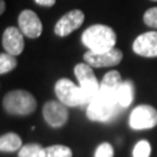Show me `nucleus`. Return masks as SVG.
Returning <instances> with one entry per match:
<instances>
[{"label":"nucleus","mask_w":157,"mask_h":157,"mask_svg":"<svg viewBox=\"0 0 157 157\" xmlns=\"http://www.w3.org/2000/svg\"><path fill=\"white\" fill-rule=\"evenodd\" d=\"M82 42L90 51L104 52L114 48L117 42V34L108 26L93 25L84 30L82 35Z\"/></svg>","instance_id":"obj_1"},{"label":"nucleus","mask_w":157,"mask_h":157,"mask_svg":"<svg viewBox=\"0 0 157 157\" xmlns=\"http://www.w3.org/2000/svg\"><path fill=\"white\" fill-rule=\"evenodd\" d=\"M6 112L13 115H28L36 109V100L29 92L23 90L11 91L4 98Z\"/></svg>","instance_id":"obj_2"},{"label":"nucleus","mask_w":157,"mask_h":157,"mask_svg":"<svg viewBox=\"0 0 157 157\" xmlns=\"http://www.w3.org/2000/svg\"><path fill=\"white\" fill-rule=\"evenodd\" d=\"M117 106H119L117 98L99 91V93L89 102L86 114L92 121H107L114 115Z\"/></svg>","instance_id":"obj_3"},{"label":"nucleus","mask_w":157,"mask_h":157,"mask_svg":"<svg viewBox=\"0 0 157 157\" xmlns=\"http://www.w3.org/2000/svg\"><path fill=\"white\" fill-rule=\"evenodd\" d=\"M55 93L58 100L67 107L89 105V100L80 86H76L70 79L62 78L55 84Z\"/></svg>","instance_id":"obj_4"},{"label":"nucleus","mask_w":157,"mask_h":157,"mask_svg":"<svg viewBox=\"0 0 157 157\" xmlns=\"http://www.w3.org/2000/svg\"><path fill=\"white\" fill-rule=\"evenodd\" d=\"M75 76L90 102L100 91V84L97 80L92 67L87 63H79L75 67Z\"/></svg>","instance_id":"obj_5"},{"label":"nucleus","mask_w":157,"mask_h":157,"mask_svg":"<svg viewBox=\"0 0 157 157\" xmlns=\"http://www.w3.org/2000/svg\"><path fill=\"white\" fill-rule=\"evenodd\" d=\"M129 124L133 129H150L157 126V109L149 105L135 107L129 117Z\"/></svg>","instance_id":"obj_6"},{"label":"nucleus","mask_w":157,"mask_h":157,"mask_svg":"<svg viewBox=\"0 0 157 157\" xmlns=\"http://www.w3.org/2000/svg\"><path fill=\"white\" fill-rule=\"evenodd\" d=\"M84 61L92 67H115L122 61V51L117 48L104 52L87 51L84 55Z\"/></svg>","instance_id":"obj_7"},{"label":"nucleus","mask_w":157,"mask_h":157,"mask_svg":"<svg viewBox=\"0 0 157 157\" xmlns=\"http://www.w3.org/2000/svg\"><path fill=\"white\" fill-rule=\"evenodd\" d=\"M67 106L62 104L61 101H48L43 106V118L45 122L51 127H63L67 122L69 112Z\"/></svg>","instance_id":"obj_8"},{"label":"nucleus","mask_w":157,"mask_h":157,"mask_svg":"<svg viewBox=\"0 0 157 157\" xmlns=\"http://www.w3.org/2000/svg\"><path fill=\"white\" fill-rule=\"evenodd\" d=\"M85 15L84 13L79 10H73V11L67 12V14H64L55 26V34L58 36H67L70 34L75 32L76 29H78L83 22H84Z\"/></svg>","instance_id":"obj_9"},{"label":"nucleus","mask_w":157,"mask_h":157,"mask_svg":"<svg viewBox=\"0 0 157 157\" xmlns=\"http://www.w3.org/2000/svg\"><path fill=\"white\" fill-rule=\"evenodd\" d=\"M19 28L22 32L23 35H26L29 39H37L42 34V22L37 17L36 13L33 11H22L17 19Z\"/></svg>","instance_id":"obj_10"},{"label":"nucleus","mask_w":157,"mask_h":157,"mask_svg":"<svg viewBox=\"0 0 157 157\" xmlns=\"http://www.w3.org/2000/svg\"><path fill=\"white\" fill-rule=\"evenodd\" d=\"M135 54L143 57H157V32H147L139 35L133 43Z\"/></svg>","instance_id":"obj_11"},{"label":"nucleus","mask_w":157,"mask_h":157,"mask_svg":"<svg viewBox=\"0 0 157 157\" xmlns=\"http://www.w3.org/2000/svg\"><path fill=\"white\" fill-rule=\"evenodd\" d=\"M2 47L8 54L13 56L20 55L25 48L23 34L15 27H8L2 34Z\"/></svg>","instance_id":"obj_12"},{"label":"nucleus","mask_w":157,"mask_h":157,"mask_svg":"<svg viewBox=\"0 0 157 157\" xmlns=\"http://www.w3.org/2000/svg\"><path fill=\"white\" fill-rule=\"evenodd\" d=\"M122 84V79L118 71H109L107 72L100 83V92L107 95L117 98L119 87Z\"/></svg>","instance_id":"obj_13"},{"label":"nucleus","mask_w":157,"mask_h":157,"mask_svg":"<svg viewBox=\"0 0 157 157\" xmlns=\"http://www.w3.org/2000/svg\"><path fill=\"white\" fill-rule=\"evenodd\" d=\"M134 99V85L130 80L122 82L117 93L118 105L121 107H128Z\"/></svg>","instance_id":"obj_14"},{"label":"nucleus","mask_w":157,"mask_h":157,"mask_svg":"<svg viewBox=\"0 0 157 157\" xmlns=\"http://www.w3.org/2000/svg\"><path fill=\"white\" fill-rule=\"evenodd\" d=\"M22 148V141L15 133H7L0 137V150L4 152H13Z\"/></svg>","instance_id":"obj_15"},{"label":"nucleus","mask_w":157,"mask_h":157,"mask_svg":"<svg viewBox=\"0 0 157 157\" xmlns=\"http://www.w3.org/2000/svg\"><path fill=\"white\" fill-rule=\"evenodd\" d=\"M42 157H72V150L67 146L56 144L43 148Z\"/></svg>","instance_id":"obj_16"},{"label":"nucleus","mask_w":157,"mask_h":157,"mask_svg":"<svg viewBox=\"0 0 157 157\" xmlns=\"http://www.w3.org/2000/svg\"><path fill=\"white\" fill-rule=\"evenodd\" d=\"M17 67V59L15 56H13L8 52H2L0 55V73L5 75V73L10 72Z\"/></svg>","instance_id":"obj_17"},{"label":"nucleus","mask_w":157,"mask_h":157,"mask_svg":"<svg viewBox=\"0 0 157 157\" xmlns=\"http://www.w3.org/2000/svg\"><path fill=\"white\" fill-rule=\"evenodd\" d=\"M42 147L36 143H30L23 146L20 151L19 157H42Z\"/></svg>","instance_id":"obj_18"},{"label":"nucleus","mask_w":157,"mask_h":157,"mask_svg":"<svg viewBox=\"0 0 157 157\" xmlns=\"http://www.w3.org/2000/svg\"><path fill=\"white\" fill-rule=\"evenodd\" d=\"M150 152H151L150 143L146 140H142L136 143L133 150V157H149Z\"/></svg>","instance_id":"obj_19"},{"label":"nucleus","mask_w":157,"mask_h":157,"mask_svg":"<svg viewBox=\"0 0 157 157\" xmlns=\"http://www.w3.org/2000/svg\"><path fill=\"white\" fill-rule=\"evenodd\" d=\"M143 21L148 27L157 28V7L149 8L143 15Z\"/></svg>","instance_id":"obj_20"},{"label":"nucleus","mask_w":157,"mask_h":157,"mask_svg":"<svg viewBox=\"0 0 157 157\" xmlns=\"http://www.w3.org/2000/svg\"><path fill=\"white\" fill-rule=\"evenodd\" d=\"M113 155H114L113 147L109 143H101L95 150L94 157H113Z\"/></svg>","instance_id":"obj_21"},{"label":"nucleus","mask_w":157,"mask_h":157,"mask_svg":"<svg viewBox=\"0 0 157 157\" xmlns=\"http://www.w3.org/2000/svg\"><path fill=\"white\" fill-rule=\"evenodd\" d=\"M35 2H36L37 5L45 6V7H51V6L55 5L56 0H35Z\"/></svg>","instance_id":"obj_22"},{"label":"nucleus","mask_w":157,"mask_h":157,"mask_svg":"<svg viewBox=\"0 0 157 157\" xmlns=\"http://www.w3.org/2000/svg\"><path fill=\"white\" fill-rule=\"evenodd\" d=\"M5 8H6L5 1L4 0H0V14H2L5 12Z\"/></svg>","instance_id":"obj_23"},{"label":"nucleus","mask_w":157,"mask_h":157,"mask_svg":"<svg viewBox=\"0 0 157 157\" xmlns=\"http://www.w3.org/2000/svg\"><path fill=\"white\" fill-rule=\"evenodd\" d=\"M151 1H157V0H151Z\"/></svg>","instance_id":"obj_24"}]
</instances>
